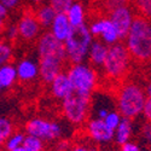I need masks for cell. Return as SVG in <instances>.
<instances>
[{"label":"cell","mask_w":151,"mask_h":151,"mask_svg":"<svg viewBox=\"0 0 151 151\" xmlns=\"http://www.w3.org/2000/svg\"><path fill=\"white\" fill-rule=\"evenodd\" d=\"M123 44L132 59L146 63L151 58V24L150 19L135 16L124 37Z\"/></svg>","instance_id":"1"},{"label":"cell","mask_w":151,"mask_h":151,"mask_svg":"<svg viewBox=\"0 0 151 151\" xmlns=\"http://www.w3.org/2000/svg\"><path fill=\"white\" fill-rule=\"evenodd\" d=\"M146 99L147 97L145 91L140 85L135 82L122 83L116 92V105L119 114L122 117L129 120L139 117L143 112Z\"/></svg>","instance_id":"2"},{"label":"cell","mask_w":151,"mask_h":151,"mask_svg":"<svg viewBox=\"0 0 151 151\" xmlns=\"http://www.w3.org/2000/svg\"><path fill=\"white\" fill-rule=\"evenodd\" d=\"M131 63L132 58L122 42L109 46L106 58L102 67L104 76L112 82L122 81L129 71Z\"/></svg>","instance_id":"3"},{"label":"cell","mask_w":151,"mask_h":151,"mask_svg":"<svg viewBox=\"0 0 151 151\" xmlns=\"http://www.w3.org/2000/svg\"><path fill=\"white\" fill-rule=\"evenodd\" d=\"M93 37L87 24L75 27L71 29L67 40L63 42L67 60L70 64H79L87 59Z\"/></svg>","instance_id":"4"},{"label":"cell","mask_w":151,"mask_h":151,"mask_svg":"<svg viewBox=\"0 0 151 151\" xmlns=\"http://www.w3.org/2000/svg\"><path fill=\"white\" fill-rule=\"evenodd\" d=\"M70 82L71 90L75 93L92 97L98 86V73L97 70L86 63L71 64L65 71Z\"/></svg>","instance_id":"5"},{"label":"cell","mask_w":151,"mask_h":151,"mask_svg":"<svg viewBox=\"0 0 151 151\" xmlns=\"http://www.w3.org/2000/svg\"><path fill=\"white\" fill-rule=\"evenodd\" d=\"M92 97L71 92L62 100V112L64 119L73 126L85 124L91 111Z\"/></svg>","instance_id":"6"},{"label":"cell","mask_w":151,"mask_h":151,"mask_svg":"<svg viewBox=\"0 0 151 151\" xmlns=\"http://www.w3.org/2000/svg\"><path fill=\"white\" fill-rule=\"evenodd\" d=\"M24 132L27 135L39 138L42 142H53L62 138L63 127L58 122L50 121L44 117H34L27 121Z\"/></svg>","instance_id":"7"},{"label":"cell","mask_w":151,"mask_h":151,"mask_svg":"<svg viewBox=\"0 0 151 151\" xmlns=\"http://www.w3.org/2000/svg\"><path fill=\"white\" fill-rule=\"evenodd\" d=\"M108 18L114 24L120 40H124L126 35H127L132 26V22L135 18V14L133 7L128 5V3H112Z\"/></svg>","instance_id":"8"},{"label":"cell","mask_w":151,"mask_h":151,"mask_svg":"<svg viewBox=\"0 0 151 151\" xmlns=\"http://www.w3.org/2000/svg\"><path fill=\"white\" fill-rule=\"evenodd\" d=\"M67 62L65 53H55L39 57V76L45 83H50L64 69Z\"/></svg>","instance_id":"9"},{"label":"cell","mask_w":151,"mask_h":151,"mask_svg":"<svg viewBox=\"0 0 151 151\" xmlns=\"http://www.w3.org/2000/svg\"><path fill=\"white\" fill-rule=\"evenodd\" d=\"M88 30L92 37H99L100 41L106 46H112L120 42L119 34L114 27V24L110 22L108 17H98L91 22Z\"/></svg>","instance_id":"10"},{"label":"cell","mask_w":151,"mask_h":151,"mask_svg":"<svg viewBox=\"0 0 151 151\" xmlns=\"http://www.w3.org/2000/svg\"><path fill=\"white\" fill-rule=\"evenodd\" d=\"M85 129L90 139L97 144H108L114 138V132L106 127L103 120L90 119L85 122Z\"/></svg>","instance_id":"11"},{"label":"cell","mask_w":151,"mask_h":151,"mask_svg":"<svg viewBox=\"0 0 151 151\" xmlns=\"http://www.w3.org/2000/svg\"><path fill=\"white\" fill-rule=\"evenodd\" d=\"M16 26L18 29V36L26 41H32L36 39L41 30L39 22L35 18L34 12L32 11L24 12Z\"/></svg>","instance_id":"12"},{"label":"cell","mask_w":151,"mask_h":151,"mask_svg":"<svg viewBox=\"0 0 151 151\" xmlns=\"http://www.w3.org/2000/svg\"><path fill=\"white\" fill-rule=\"evenodd\" d=\"M36 50L39 57L47 56V55H55V53H65L64 46L62 42H59L57 39H55L51 33H44L39 36V40L36 44Z\"/></svg>","instance_id":"13"},{"label":"cell","mask_w":151,"mask_h":151,"mask_svg":"<svg viewBox=\"0 0 151 151\" xmlns=\"http://www.w3.org/2000/svg\"><path fill=\"white\" fill-rule=\"evenodd\" d=\"M15 68L17 73V80L22 82H32L39 76V65L32 58L21 59Z\"/></svg>","instance_id":"14"},{"label":"cell","mask_w":151,"mask_h":151,"mask_svg":"<svg viewBox=\"0 0 151 151\" xmlns=\"http://www.w3.org/2000/svg\"><path fill=\"white\" fill-rule=\"evenodd\" d=\"M50 28H51V32L50 33L53 35L55 39H57L62 44L67 40V37L69 36V34L73 29L67 19L65 14H56Z\"/></svg>","instance_id":"15"},{"label":"cell","mask_w":151,"mask_h":151,"mask_svg":"<svg viewBox=\"0 0 151 151\" xmlns=\"http://www.w3.org/2000/svg\"><path fill=\"white\" fill-rule=\"evenodd\" d=\"M50 87H51V94L58 100H63L73 92L65 71H62L60 74H58L57 76L50 82Z\"/></svg>","instance_id":"16"},{"label":"cell","mask_w":151,"mask_h":151,"mask_svg":"<svg viewBox=\"0 0 151 151\" xmlns=\"http://www.w3.org/2000/svg\"><path fill=\"white\" fill-rule=\"evenodd\" d=\"M108 48L109 46L103 44L100 40H96V41L93 40L88 51V56H87V58L90 59V63H91L90 65H92L94 69L102 68L108 55Z\"/></svg>","instance_id":"17"},{"label":"cell","mask_w":151,"mask_h":151,"mask_svg":"<svg viewBox=\"0 0 151 151\" xmlns=\"http://www.w3.org/2000/svg\"><path fill=\"white\" fill-rule=\"evenodd\" d=\"M133 134V123L132 120L129 119H121V122L119 123V126L116 127V129L114 131V140L117 145H122L127 142H131V138Z\"/></svg>","instance_id":"18"},{"label":"cell","mask_w":151,"mask_h":151,"mask_svg":"<svg viewBox=\"0 0 151 151\" xmlns=\"http://www.w3.org/2000/svg\"><path fill=\"white\" fill-rule=\"evenodd\" d=\"M65 16H67V19H68L69 24L71 26V28L86 24L85 23L86 11H85L83 5L80 1H74L69 6V9L65 11Z\"/></svg>","instance_id":"19"},{"label":"cell","mask_w":151,"mask_h":151,"mask_svg":"<svg viewBox=\"0 0 151 151\" xmlns=\"http://www.w3.org/2000/svg\"><path fill=\"white\" fill-rule=\"evenodd\" d=\"M17 81V73L15 65L6 63L0 67V92L11 88Z\"/></svg>","instance_id":"20"},{"label":"cell","mask_w":151,"mask_h":151,"mask_svg":"<svg viewBox=\"0 0 151 151\" xmlns=\"http://www.w3.org/2000/svg\"><path fill=\"white\" fill-rule=\"evenodd\" d=\"M34 15H35V18L37 19V22H39L40 27L47 28L51 26V23L56 16V11L50 5H41L35 10Z\"/></svg>","instance_id":"21"},{"label":"cell","mask_w":151,"mask_h":151,"mask_svg":"<svg viewBox=\"0 0 151 151\" xmlns=\"http://www.w3.org/2000/svg\"><path fill=\"white\" fill-rule=\"evenodd\" d=\"M14 132V123L7 117L0 116V147L4 146L7 138Z\"/></svg>","instance_id":"22"},{"label":"cell","mask_w":151,"mask_h":151,"mask_svg":"<svg viewBox=\"0 0 151 151\" xmlns=\"http://www.w3.org/2000/svg\"><path fill=\"white\" fill-rule=\"evenodd\" d=\"M24 138H26V133L19 132V131H17V132L14 131L4 144L6 151H10V150H14V149H17V147L22 146L23 142H24Z\"/></svg>","instance_id":"23"},{"label":"cell","mask_w":151,"mask_h":151,"mask_svg":"<svg viewBox=\"0 0 151 151\" xmlns=\"http://www.w3.org/2000/svg\"><path fill=\"white\" fill-rule=\"evenodd\" d=\"M22 146L27 151H44V149H45L42 140H40L39 138L27 135V134H26V138H24Z\"/></svg>","instance_id":"24"},{"label":"cell","mask_w":151,"mask_h":151,"mask_svg":"<svg viewBox=\"0 0 151 151\" xmlns=\"http://www.w3.org/2000/svg\"><path fill=\"white\" fill-rule=\"evenodd\" d=\"M121 119H122V116L119 114L117 110H110L106 114V116L104 117L103 121H104L106 127L114 132L116 129V127L119 126V123L121 122Z\"/></svg>","instance_id":"25"},{"label":"cell","mask_w":151,"mask_h":151,"mask_svg":"<svg viewBox=\"0 0 151 151\" xmlns=\"http://www.w3.org/2000/svg\"><path fill=\"white\" fill-rule=\"evenodd\" d=\"M134 9L139 12L140 16L150 18L151 15V0H133Z\"/></svg>","instance_id":"26"},{"label":"cell","mask_w":151,"mask_h":151,"mask_svg":"<svg viewBox=\"0 0 151 151\" xmlns=\"http://www.w3.org/2000/svg\"><path fill=\"white\" fill-rule=\"evenodd\" d=\"M48 5L56 11V14H65V11L75 0H48Z\"/></svg>","instance_id":"27"},{"label":"cell","mask_w":151,"mask_h":151,"mask_svg":"<svg viewBox=\"0 0 151 151\" xmlns=\"http://www.w3.org/2000/svg\"><path fill=\"white\" fill-rule=\"evenodd\" d=\"M12 58V48L7 44H3L1 50H0V67L9 63Z\"/></svg>","instance_id":"28"},{"label":"cell","mask_w":151,"mask_h":151,"mask_svg":"<svg viewBox=\"0 0 151 151\" xmlns=\"http://www.w3.org/2000/svg\"><path fill=\"white\" fill-rule=\"evenodd\" d=\"M5 29V36L6 39L9 41H15L18 36V29H17V26L16 24H10V26H7Z\"/></svg>","instance_id":"29"},{"label":"cell","mask_w":151,"mask_h":151,"mask_svg":"<svg viewBox=\"0 0 151 151\" xmlns=\"http://www.w3.org/2000/svg\"><path fill=\"white\" fill-rule=\"evenodd\" d=\"M120 151H142V147L137 143L127 142L120 146Z\"/></svg>","instance_id":"30"},{"label":"cell","mask_w":151,"mask_h":151,"mask_svg":"<svg viewBox=\"0 0 151 151\" xmlns=\"http://www.w3.org/2000/svg\"><path fill=\"white\" fill-rule=\"evenodd\" d=\"M7 10L0 4V33H1L5 28V22H6V18H7Z\"/></svg>","instance_id":"31"},{"label":"cell","mask_w":151,"mask_h":151,"mask_svg":"<svg viewBox=\"0 0 151 151\" xmlns=\"http://www.w3.org/2000/svg\"><path fill=\"white\" fill-rule=\"evenodd\" d=\"M142 115H144V117L146 119L147 122L150 121V119H151V98L146 99V102L144 104V108H143Z\"/></svg>","instance_id":"32"},{"label":"cell","mask_w":151,"mask_h":151,"mask_svg":"<svg viewBox=\"0 0 151 151\" xmlns=\"http://www.w3.org/2000/svg\"><path fill=\"white\" fill-rule=\"evenodd\" d=\"M0 4L9 11L12 9H16L19 5V0H0Z\"/></svg>","instance_id":"33"},{"label":"cell","mask_w":151,"mask_h":151,"mask_svg":"<svg viewBox=\"0 0 151 151\" xmlns=\"http://www.w3.org/2000/svg\"><path fill=\"white\" fill-rule=\"evenodd\" d=\"M69 151H96L94 146H90L87 144H76L69 149Z\"/></svg>","instance_id":"34"},{"label":"cell","mask_w":151,"mask_h":151,"mask_svg":"<svg viewBox=\"0 0 151 151\" xmlns=\"http://www.w3.org/2000/svg\"><path fill=\"white\" fill-rule=\"evenodd\" d=\"M70 147L71 145L67 139H59L57 143V151H69Z\"/></svg>","instance_id":"35"},{"label":"cell","mask_w":151,"mask_h":151,"mask_svg":"<svg viewBox=\"0 0 151 151\" xmlns=\"http://www.w3.org/2000/svg\"><path fill=\"white\" fill-rule=\"evenodd\" d=\"M143 138L146 140L147 144H150V142H151V127H150L149 122L144 126V128H143Z\"/></svg>","instance_id":"36"},{"label":"cell","mask_w":151,"mask_h":151,"mask_svg":"<svg viewBox=\"0 0 151 151\" xmlns=\"http://www.w3.org/2000/svg\"><path fill=\"white\" fill-rule=\"evenodd\" d=\"M109 1L114 3V4H117V3H127V0H109Z\"/></svg>","instance_id":"37"},{"label":"cell","mask_w":151,"mask_h":151,"mask_svg":"<svg viewBox=\"0 0 151 151\" xmlns=\"http://www.w3.org/2000/svg\"><path fill=\"white\" fill-rule=\"evenodd\" d=\"M10 151H27L26 149H24L23 146H19V147H17V149H14V150H10Z\"/></svg>","instance_id":"38"},{"label":"cell","mask_w":151,"mask_h":151,"mask_svg":"<svg viewBox=\"0 0 151 151\" xmlns=\"http://www.w3.org/2000/svg\"><path fill=\"white\" fill-rule=\"evenodd\" d=\"M42 1V0H32V3H34V4H40Z\"/></svg>","instance_id":"39"},{"label":"cell","mask_w":151,"mask_h":151,"mask_svg":"<svg viewBox=\"0 0 151 151\" xmlns=\"http://www.w3.org/2000/svg\"><path fill=\"white\" fill-rule=\"evenodd\" d=\"M1 46H3V42H1V41H0V50H1Z\"/></svg>","instance_id":"40"}]
</instances>
